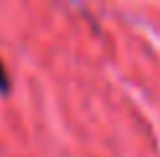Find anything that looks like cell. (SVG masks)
Masks as SVG:
<instances>
[{
	"label": "cell",
	"mask_w": 160,
	"mask_h": 157,
	"mask_svg": "<svg viewBox=\"0 0 160 157\" xmlns=\"http://www.w3.org/2000/svg\"><path fill=\"white\" fill-rule=\"evenodd\" d=\"M8 89H11V78H8V74H5L3 63H0V94H8Z\"/></svg>",
	"instance_id": "obj_1"
}]
</instances>
